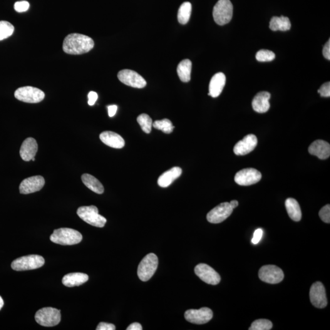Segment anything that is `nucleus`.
<instances>
[{
    "mask_svg": "<svg viewBox=\"0 0 330 330\" xmlns=\"http://www.w3.org/2000/svg\"><path fill=\"white\" fill-rule=\"evenodd\" d=\"M94 42L93 39L81 34H69L64 39L63 50L69 54H82L88 53L94 48Z\"/></svg>",
    "mask_w": 330,
    "mask_h": 330,
    "instance_id": "obj_1",
    "label": "nucleus"
},
{
    "mask_svg": "<svg viewBox=\"0 0 330 330\" xmlns=\"http://www.w3.org/2000/svg\"><path fill=\"white\" fill-rule=\"evenodd\" d=\"M118 106L115 105L108 106V115L110 117H113L117 112Z\"/></svg>",
    "mask_w": 330,
    "mask_h": 330,
    "instance_id": "obj_42",
    "label": "nucleus"
},
{
    "mask_svg": "<svg viewBox=\"0 0 330 330\" xmlns=\"http://www.w3.org/2000/svg\"><path fill=\"white\" fill-rule=\"evenodd\" d=\"M192 63L190 59H183L178 66L177 73L178 77L182 82L187 83L191 80Z\"/></svg>",
    "mask_w": 330,
    "mask_h": 330,
    "instance_id": "obj_27",
    "label": "nucleus"
},
{
    "mask_svg": "<svg viewBox=\"0 0 330 330\" xmlns=\"http://www.w3.org/2000/svg\"><path fill=\"white\" fill-rule=\"evenodd\" d=\"M263 230L262 229H257L255 230L254 235L252 239V243L253 244L256 245L259 244L260 240H261L263 236Z\"/></svg>",
    "mask_w": 330,
    "mask_h": 330,
    "instance_id": "obj_38",
    "label": "nucleus"
},
{
    "mask_svg": "<svg viewBox=\"0 0 330 330\" xmlns=\"http://www.w3.org/2000/svg\"><path fill=\"white\" fill-rule=\"evenodd\" d=\"M97 330H115L116 327L112 324L105 323V322H101L97 327Z\"/></svg>",
    "mask_w": 330,
    "mask_h": 330,
    "instance_id": "obj_39",
    "label": "nucleus"
},
{
    "mask_svg": "<svg viewBox=\"0 0 330 330\" xmlns=\"http://www.w3.org/2000/svg\"><path fill=\"white\" fill-rule=\"evenodd\" d=\"M308 151L311 155L316 156L320 159L325 160L330 157V145L326 141L318 140L314 141L309 146Z\"/></svg>",
    "mask_w": 330,
    "mask_h": 330,
    "instance_id": "obj_20",
    "label": "nucleus"
},
{
    "mask_svg": "<svg viewBox=\"0 0 330 330\" xmlns=\"http://www.w3.org/2000/svg\"><path fill=\"white\" fill-rule=\"evenodd\" d=\"M45 185V179L41 176H32L24 179L20 185L21 194L27 195L40 191Z\"/></svg>",
    "mask_w": 330,
    "mask_h": 330,
    "instance_id": "obj_16",
    "label": "nucleus"
},
{
    "mask_svg": "<svg viewBox=\"0 0 330 330\" xmlns=\"http://www.w3.org/2000/svg\"><path fill=\"white\" fill-rule=\"evenodd\" d=\"M226 76L224 74L219 73L212 76L209 83V93L208 95L213 98H217L222 94L226 84Z\"/></svg>",
    "mask_w": 330,
    "mask_h": 330,
    "instance_id": "obj_21",
    "label": "nucleus"
},
{
    "mask_svg": "<svg viewBox=\"0 0 330 330\" xmlns=\"http://www.w3.org/2000/svg\"><path fill=\"white\" fill-rule=\"evenodd\" d=\"M14 27L7 21H0V41L8 38L13 34Z\"/></svg>",
    "mask_w": 330,
    "mask_h": 330,
    "instance_id": "obj_32",
    "label": "nucleus"
},
{
    "mask_svg": "<svg viewBox=\"0 0 330 330\" xmlns=\"http://www.w3.org/2000/svg\"><path fill=\"white\" fill-rule=\"evenodd\" d=\"M88 98L89 105L93 106L97 100H98V95L96 92L91 91L88 94Z\"/></svg>",
    "mask_w": 330,
    "mask_h": 330,
    "instance_id": "obj_40",
    "label": "nucleus"
},
{
    "mask_svg": "<svg viewBox=\"0 0 330 330\" xmlns=\"http://www.w3.org/2000/svg\"><path fill=\"white\" fill-rule=\"evenodd\" d=\"M271 95L267 91H262L255 95L252 102L253 110L257 113H264L269 111Z\"/></svg>",
    "mask_w": 330,
    "mask_h": 330,
    "instance_id": "obj_19",
    "label": "nucleus"
},
{
    "mask_svg": "<svg viewBox=\"0 0 330 330\" xmlns=\"http://www.w3.org/2000/svg\"><path fill=\"white\" fill-rule=\"evenodd\" d=\"M318 93L324 98H329L330 96V83L327 82L322 84L318 90Z\"/></svg>",
    "mask_w": 330,
    "mask_h": 330,
    "instance_id": "obj_37",
    "label": "nucleus"
},
{
    "mask_svg": "<svg viewBox=\"0 0 330 330\" xmlns=\"http://www.w3.org/2000/svg\"><path fill=\"white\" fill-rule=\"evenodd\" d=\"M152 126L157 130H162L163 132L170 134L173 132L175 126L168 119H163L162 120L156 121L152 124Z\"/></svg>",
    "mask_w": 330,
    "mask_h": 330,
    "instance_id": "obj_30",
    "label": "nucleus"
},
{
    "mask_svg": "<svg viewBox=\"0 0 330 330\" xmlns=\"http://www.w3.org/2000/svg\"><path fill=\"white\" fill-rule=\"evenodd\" d=\"M100 139L106 146L116 149H121L125 146V141L119 134L111 131H105L100 135Z\"/></svg>",
    "mask_w": 330,
    "mask_h": 330,
    "instance_id": "obj_22",
    "label": "nucleus"
},
{
    "mask_svg": "<svg viewBox=\"0 0 330 330\" xmlns=\"http://www.w3.org/2000/svg\"><path fill=\"white\" fill-rule=\"evenodd\" d=\"M196 275L205 283L211 285L219 284L220 275L213 268L205 264H200L195 268Z\"/></svg>",
    "mask_w": 330,
    "mask_h": 330,
    "instance_id": "obj_13",
    "label": "nucleus"
},
{
    "mask_svg": "<svg viewBox=\"0 0 330 330\" xmlns=\"http://www.w3.org/2000/svg\"><path fill=\"white\" fill-rule=\"evenodd\" d=\"M310 300L312 305L317 308H324L327 305L326 289L321 282L312 285L309 292Z\"/></svg>",
    "mask_w": 330,
    "mask_h": 330,
    "instance_id": "obj_15",
    "label": "nucleus"
},
{
    "mask_svg": "<svg viewBox=\"0 0 330 330\" xmlns=\"http://www.w3.org/2000/svg\"><path fill=\"white\" fill-rule=\"evenodd\" d=\"M31 160L34 161L35 160V158H33V159H32Z\"/></svg>",
    "mask_w": 330,
    "mask_h": 330,
    "instance_id": "obj_46",
    "label": "nucleus"
},
{
    "mask_svg": "<svg viewBox=\"0 0 330 330\" xmlns=\"http://www.w3.org/2000/svg\"><path fill=\"white\" fill-rule=\"evenodd\" d=\"M192 6L190 2H184L178 9V21L180 24H187L189 21Z\"/></svg>",
    "mask_w": 330,
    "mask_h": 330,
    "instance_id": "obj_29",
    "label": "nucleus"
},
{
    "mask_svg": "<svg viewBox=\"0 0 330 330\" xmlns=\"http://www.w3.org/2000/svg\"><path fill=\"white\" fill-rule=\"evenodd\" d=\"M261 173L254 168H246L240 170L235 176V182L240 185L248 186L259 182Z\"/></svg>",
    "mask_w": 330,
    "mask_h": 330,
    "instance_id": "obj_12",
    "label": "nucleus"
},
{
    "mask_svg": "<svg viewBox=\"0 0 330 330\" xmlns=\"http://www.w3.org/2000/svg\"><path fill=\"white\" fill-rule=\"evenodd\" d=\"M82 235L78 230L71 228H60L54 230L51 240L54 244L61 245H74L82 240Z\"/></svg>",
    "mask_w": 330,
    "mask_h": 330,
    "instance_id": "obj_2",
    "label": "nucleus"
},
{
    "mask_svg": "<svg viewBox=\"0 0 330 330\" xmlns=\"http://www.w3.org/2000/svg\"><path fill=\"white\" fill-rule=\"evenodd\" d=\"M158 259L153 253L146 255L141 260L138 268V276L142 281L150 280L157 270Z\"/></svg>",
    "mask_w": 330,
    "mask_h": 330,
    "instance_id": "obj_4",
    "label": "nucleus"
},
{
    "mask_svg": "<svg viewBox=\"0 0 330 330\" xmlns=\"http://www.w3.org/2000/svg\"><path fill=\"white\" fill-rule=\"evenodd\" d=\"M17 100L29 103L41 102L45 98L43 91L32 86H24L17 89L14 93Z\"/></svg>",
    "mask_w": 330,
    "mask_h": 330,
    "instance_id": "obj_8",
    "label": "nucleus"
},
{
    "mask_svg": "<svg viewBox=\"0 0 330 330\" xmlns=\"http://www.w3.org/2000/svg\"><path fill=\"white\" fill-rule=\"evenodd\" d=\"M29 4L26 1H17L14 4V9L18 12H24L28 11Z\"/></svg>",
    "mask_w": 330,
    "mask_h": 330,
    "instance_id": "obj_36",
    "label": "nucleus"
},
{
    "mask_svg": "<svg viewBox=\"0 0 330 330\" xmlns=\"http://www.w3.org/2000/svg\"><path fill=\"white\" fill-rule=\"evenodd\" d=\"M259 277L262 281L273 284L281 282L284 275L282 270L276 265H267L260 268Z\"/></svg>",
    "mask_w": 330,
    "mask_h": 330,
    "instance_id": "obj_9",
    "label": "nucleus"
},
{
    "mask_svg": "<svg viewBox=\"0 0 330 330\" xmlns=\"http://www.w3.org/2000/svg\"><path fill=\"white\" fill-rule=\"evenodd\" d=\"M3 305H4L3 300H2V297L0 296V310L1 309L2 306H3Z\"/></svg>",
    "mask_w": 330,
    "mask_h": 330,
    "instance_id": "obj_45",
    "label": "nucleus"
},
{
    "mask_svg": "<svg viewBox=\"0 0 330 330\" xmlns=\"http://www.w3.org/2000/svg\"><path fill=\"white\" fill-rule=\"evenodd\" d=\"M257 145V138L253 134L245 136L235 145L234 152L237 155H245L252 152Z\"/></svg>",
    "mask_w": 330,
    "mask_h": 330,
    "instance_id": "obj_17",
    "label": "nucleus"
},
{
    "mask_svg": "<svg viewBox=\"0 0 330 330\" xmlns=\"http://www.w3.org/2000/svg\"><path fill=\"white\" fill-rule=\"evenodd\" d=\"M137 122L146 133H150L152 130V120L147 114H141L137 118Z\"/></svg>",
    "mask_w": 330,
    "mask_h": 330,
    "instance_id": "obj_31",
    "label": "nucleus"
},
{
    "mask_svg": "<svg viewBox=\"0 0 330 330\" xmlns=\"http://www.w3.org/2000/svg\"><path fill=\"white\" fill-rule=\"evenodd\" d=\"M233 16V5L230 0H219L213 10L215 22L223 26L231 21Z\"/></svg>",
    "mask_w": 330,
    "mask_h": 330,
    "instance_id": "obj_3",
    "label": "nucleus"
},
{
    "mask_svg": "<svg viewBox=\"0 0 330 330\" xmlns=\"http://www.w3.org/2000/svg\"><path fill=\"white\" fill-rule=\"evenodd\" d=\"M60 310L53 307H43L37 311L35 320L37 323L43 327H51L57 326L61 322Z\"/></svg>",
    "mask_w": 330,
    "mask_h": 330,
    "instance_id": "obj_6",
    "label": "nucleus"
},
{
    "mask_svg": "<svg viewBox=\"0 0 330 330\" xmlns=\"http://www.w3.org/2000/svg\"><path fill=\"white\" fill-rule=\"evenodd\" d=\"M76 213L81 220L93 227L103 228L106 224V218L99 214L98 208L94 205L79 207Z\"/></svg>",
    "mask_w": 330,
    "mask_h": 330,
    "instance_id": "obj_5",
    "label": "nucleus"
},
{
    "mask_svg": "<svg viewBox=\"0 0 330 330\" xmlns=\"http://www.w3.org/2000/svg\"><path fill=\"white\" fill-rule=\"evenodd\" d=\"M230 206L234 209V208H236L238 205H239V202L236 200H233L230 202L229 203Z\"/></svg>",
    "mask_w": 330,
    "mask_h": 330,
    "instance_id": "obj_44",
    "label": "nucleus"
},
{
    "mask_svg": "<svg viewBox=\"0 0 330 330\" xmlns=\"http://www.w3.org/2000/svg\"><path fill=\"white\" fill-rule=\"evenodd\" d=\"M255 58L259 62H269L274 60L275 54L268 50H260L255 55Z\"/></svg>",
    "mask_w": 330,
    "mask_h": 330,
    "instance_id": "obj_34",
    "label": "nucleus"
},
{
    "mask_svg": "<svg viewBox=\"0 0 330 330\" xmlns=\"http://www.w3.org/2000/svg\"><path fill=\"white\" fill-rule=\"evenodd\" d=\"M184 316L190 323L202 325L207 323L212 319L213 312L208 307H204L200 309L187 310Z\"/></svg>",
    "mask_w": 330,
    "mask_h": 330,
    "instance_id": "obj_11",
    "label": "nucleus"
},
{
    "mask_svg": "<svg viewBox=\"0 0 330 330\" xmlns=\"http://www.w3.org/2000/svg\"><path fill=\"white\" fill-rule=\"evenodd\" d=\"M273 327L272 322L267 319H258L253 322L250 330H270Z\"/></svg>",
    "mask_w": 330,
    "mask_h": 330,
    "instance_id": "obj_33",
    "label": "nucleus"
},
{
    "mask_svg": "<svg viewBox=\"0 0 330 330\" xmlns=\"http://www.w3.org/2000/svg\"><path fill=\"white\" fill-rule=\"evenodd\" d=\"M45 260L39 255H29L17 258L12 262V269L16 271H25V270L39 269L43 266Z\"/></svg>",
    "mask_w": 330,
    "mask_h": 330,
    "instance_id": "obj_7",
    "label": "nucleus"
},
{
    "mask_svg": "<svg viewBox=\"0 0 330 330\" xmlns=\"http://www.w3.org/2000/svg\"><path fill=\"white\" fill-rule=\"evenodd\" d=\"M287 213L290 218L295 222H299L302 219V211L299 203L294 198H288L285 203Z\"/></svg>",
    "mask_w": 330,
    "mask_h": 330,
    "instance_id": "obj_28",
    "label": "nucleus"
},
{
    "mask_svg": "<svg viewBox=\"0 0 330 330\" xmlns=\"http://www.w3.org/2000/svg\"><path fill=\"white\" fill-rule=\"evenodd\" d=\"M269 27L270 29L274 31H289L291 28V24L288 17L275 16L273 17L270 21Z\"/></svg>",
    "mask_w": 330,
    "mask_h": 330,
    "instance_id": "obj_25",
    "label": "nucleus"
},
{
    "mask_svg": "<svg viewBox=\"0 0 330 330\" xmlns=\"http://www.w3.org/2000/svg\"><path fill=\"white\" fill-rule=\"evenodd\" d=\"M118 77L121 82L135 88H143L147 83L145 79L135 71L124 69L119 72Z\"/></svg>",
    "mask_w": 330,
    "mask_h": 330,
    "instance_id": "obj_10",
    "label": "nucleus"
},
{
    "mask_svg": "<svg viewBox=\"0 0 330 330\" xmlns=\"http://www.w3.org/2000/svg\"><path fill=\"white\" fill-rule=\"evenodd\" d=\"M233 212V208L229 203H223L213 208L208 213L207 220L208 222L217 224L227 219Z\"/></svg>",
    "mask_w": 330,
    "mask_h": 330,
    "instance_id": "obj_14",
    "label": "nucleus"
},
{
    "mask_svg": "<svg viewBox=\"0 0 330 330\" xmlns=\"http://www.w3.org/2000/svg\"><path fill=\"white\" fill-rule=\"evenodd\" d=\"M182 170L180 167L176 166L166 171L158 178V184L161 187H169L174 181L177 179L182 175Z\"/></svg>",
    "mask_w": 330,
    "mask_h": 330,
    "instance_id": "obj_23",
    "label": "nucleus"
},
{
    "mask_svg": "<svg viewBox=\"0 0 330 330\" xmlns=\"http://www.w3.org/2000/svg\"><path fill=\"white\" fill-rule=\"evenodd\" d=\"M88 279V275L83 273H71L63 277L62 282L66 287H73L85 283Z\"/></svg>",
    "mask_w": 330,
    "mask_h": 330,
    "instance_id": "obj_24",
    "label": "nucleus"
},
{
    "mask_svg": "<svg viewBox=\"0 0 330 330\" xmlns=\"http://www.w3.org/2000/svg\"><path fill=\"white\" fill-rule=\"evenodd\" d=\"M323 54L327 59L330 60V40L327 42L325 45L323 49Z\"/></svg>",
    "mask_w": 330,
    "mask_h": 330,
    "instance_id": "obj_41",
    "label": "nucleus"
},
{
    "mask_svg": "<svg viewBox=\"0 0 330 330\" xmlns=\"http://www.w3.org/2000/svg\"><path fill=\"white\" fill-rule=\"evenodd\" d=\"M81 180L84 185L93 192L98 194H102L104 192V187L98 178L89 174H84L81 176Z\"/></svg>",
    "mask_w": 330,
    "mask_h": 330,
    "instance_id": "obj_26",
    "label": "nucleus"
},
{
    "mask_svg": "<svg viewBox=\"0 0 330 330\" xmlns=\"http://www.w3.org/2000/svg\"><path fill=\"white\" fill-rule=\"evenodd\" d=\"M142 326L140 324L135 322V323H133L130 325L127 329V330H142Z\"/></svg>",
    "mask_w": 330,
    "mask_h": 330,
    "instance_id": "obj_43",
    "label": "nucleus"
},
{
    "mask_svg": "<svg viewBox=\"0 0 330 330\" xmlns=\"http://www.w3.org/2000/svg\"><path fill=\"white\" fill-rule=\"evenodd\" d=\"M38 150V143L35 139L28 138L22 143L20 150V155L22 160L29 162L35 157Z\"/></svg>",
    "mask_w": 330,
    "mask_h": 330,
    "instance_id": "obj_18",
    "label": "nucleus"
},
{
    "mask_svg": "<svg viewBox=\"0 0 330 330\" xmlns=\"http://www.w3.org/2000/svg\"><path fill=\"white\" fill-rule=\"evenodd\" d=\"M319 217L324 222L330 223V205L327 204L322 207L319 212Z\"/></svg>",
    "mask_w": 330,
    "mask_h": 330,
    "instance_id": "obj_35",
    "label": "nucleus"
}]
</instances>
